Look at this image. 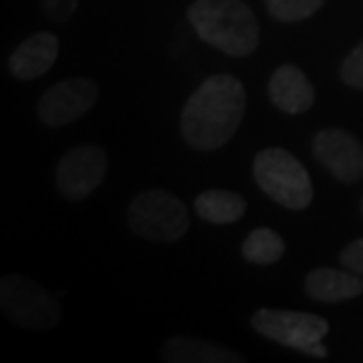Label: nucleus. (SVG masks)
I'll use <instances>...</instances> for the list:
<instances>
[{
  "instance_id": "obj_1",
  "label": "nucleus",
  "mask_w": 363,
  "mask_h": 363,
  "mask_svg": "<svg viewBox=\"0 0 363 363\" xmlns=\"http://www.w3.org/2000/svg\"><path fill=\"white\" fill-rule=\"evenodd\" d=\"M247 113V91L234 75H212L190 95L182 109L184 142L200 152L218 150L233 140Z\"/></svg>"
},
{
  "instance_id": "obj_2",
  "label": "nucleus",
  "mask_w": 363,
  "mask_h": 363,
  "mask_svg": "<svg viewBox=\"0 0 363 363\" xmlns=\"http://www.w3.org/2000/svg\"><path fill=\"white\" fill-rule=\"evenodd\" d=\"M186 16L200 39L230 57H248L259 47V21L245 0H194Z\"/></svg>"
},
{
  "instance_id": "obj_3",
  "label": "nucleus",
  "mask_w": 363,
  "mask_h": 363,
  "mask_svg": "<svg viewBox=\"0 0 363 363\" xmlns=\"http://www.w3.org/2000/svg\"><path fill=\"white\" fill-rule=\"evenodd\" d=\"M252 174L259 188L289 210H305L313 202L309 172L283 147H267L257 154Z\"/></svg>"
},
{
  "instance_id": "obj_4",
  "label": "nucleus",
  "mask_w": 363,
  "mask_h": 363,
  "mask_svg": "<svg viewBox=\"0 0 363 363\" xmlns=\"http://www.w3.org/2000/svg\"><path fill=\"white\" fill-rule=\"evenodd\" d=\"M130 228L152 242H176L188 233L190 218L180 198L166 190H145L128 208Z\"/></svg>"
},
{
  "instance_id": "obj_5",
  "label": "nucleus",
  "mask_w": 363,
  "mask_h": 363,
  "mask_svg": "<svg viewBox=\"0 0 363 363\" xmlns=\"http://www.w3.org/2000/svg\"><path fill=\"white\" fill-rule=\"evenodd\" d=\"M250 325L257 333L285 347L319 359L327 357L321 339L329 333V323L319 315L285 309H259L252 315Z\"/></svg>"
},
{
  "instance_id": "obj_6",
  "label": "nucleus",
  "mask_w": 363,
  "mask_h": 363,
  "mask_svg": "<svg viewBox=\"0 0 363 363\" xmlns=\"http://www.w3.org/2000/svg\"><path fill=\"white\" fill-rule=\"evenodd\" d=\"M0 307L16 327L30 331H49L61 319L57 298L23 274L2 277Z\"/></svg>"
},
{
  "instance_id": "obj_7",
  "label": "nucleus",
  "mask_w": 363,
  "mask_h": 363,
  "mask_svg": "<svg viewBox=\"0 0 363 363\" xmlns=\"http://www.w3.org/2000/svg\"><path fill=\"white\" fill-rule=\"evenodd\" d=\"M107 154L101 145L87 143L69 150L55 169V184L67 200H85L104 182Z\"/></svg>"
},
{
  "instance_id": "obj_8",
  "label": "nucleus",
  "mask_w": 363,
  "mask_h": 363,
  "mask_svg": "<svg viewBox=\"0 0 363 363\" xmlns=\"http://www.w3.org/2000/svg\"><path fill=\"white\" fill-rule=\"evenodd\" d=\"M97 101V87L87 77H73L55 83L40 95L37 116L47 128H63L85 116Z\"/></svg>"
},
{
  "instance_id": "obj_9",
  "label": "nucleus",
  "mask_w": 363,
  "mask_h": 363,
  "mask_svg": "<svg viewBox=\"0 0 363 363\" xmlns=\"http://www.w3.org/2000/svg\"><path fill=\"white\" fill-rule=\"evenodd\" d=\"M313 156L333 178L355 184L363 178V145L350 131L325 128L313 138Z\"/></svg>"
},
{
  "instance_id": "obj_10",
  "label": "nucleus",
  "mask_w": 363,
  "mask_h": 363,
  "mask_svg": "<svg viewBox=\"0 0 363 363\" xmlns=\"http://www.w3.org/2000/svg\"><path fill=\"white\" fill-rule=\"evenodd\" d=\"M59 57V39L55 33L40 30L21 43L9 57V71L21 81L43 77Z\"/></svg>"
},
{
  "instance_id": "obj_11",
  "label": "nucleus",
  "mask_w": 363,
  "mask_h": 363,
  "mask_svg": "<svg viewBox=\"0 0 363 363\" xmlns=\"http://www.w3.org/2000/svg\"><path fill=\"white\" fill-rule=\"evenodd\" d=\"M271 101L289 116L309 111L315 104V89L311 81L297 65H281L269 81Z\"/></svg>"
},
{
  "instance_id": "obj_12",
  "label": "nucleus",
  "mask_w": 363,
  "mask_h": 363,
  "mask_svg": "<svg viewBox=\"0 0 363 363\" xmlns=\"http://www.w3.org/2000/svg\"><path fill=\"white\" fill-rule=\"evenodd\" d=\"M307 295L321 303H339L347 298L359 297L363 293L362 274L337 269H315L305 279Z\"/></svg>"
},
{
  "instance_id": "obj_13",
  "label": "nucleus",
  "mask_w": 363,
  "mask_h": 363,
  "mask_svg": "<svg viewBox=\"0 0 363 363\" xmlns=\"http://www.w3.org/2000/svg\"><path fill=\"white\" fill-rule=\"evenodd\" d=\"M162 359L169 363H240L242 357L222 345L196 337H172L162 347Z\"/></svg>"
},
{
  "instance_id": "obj_14",
  "label": "nucleus",
  "mask_w": 363,
  "mask_h": 363,
  "mask_svg": "<svg viewBox=\"0 0 363 363\" xmlns=\"http://www.w3.org/2000/svg\"><path fill=\"white\" fill-rule=\"evenodd\" d=\"M196 214L210 224H233L247 212V200L228 190H206L196 198Z\"/></svg>"
},
{
  "instance_id": "obj_15",
  "label": "nucleus",
  "mask_w": 363,
  "mask_h": 363,
  "mask_svg": "<svg viewBox=\"0 0 363 363\" xmlns=\"http://www.w3.org/2000/svg\"><path fill=\"white\" fill-rule=\"evenodd\" d=\"M285 240L269 226H260L248 234L242 242V257L252 264H272L283 259Z\"/></svg>"
},
{
  "instance_id": "obj_16",
  "label": "nucleus",
  "mask_w": 363,
  "mask_h": 363,
  "mask_svg": "<svg viewBox=\"0 0 363 363\" xmlns=\"http://www.w3.org/2000/svg\"><path fill=\"white\" fill-rule=\"evenodd\" d=\"M327 0H264L267 11L279 23H298L317 13Z\"/></svg>"
},
{
  "instance_id": "obj_17",
  "label": "nucleus",
  "mask_w": 363,
  "mask_h": 363,
  "mask_svg": "<svg viewBox=\"0 0 363 363\" xmlns=\"http://www.w3.org/2000/svg\"><path fill=\"white\" fill-rule=\"evenodd\" d=\"M339 75L345 85L363 89V40L343 59Z\"/></svg>"
},
{
  "instance_id": "obj_18",
  "label": "nucleus",
  "mask_w": 363,
  "mask_h": 363,
  "mask_svg": "<svg viewBox=\"0 0 363 363\" xmlns=\"http://www.w3.org/2000/svg\"><path fill=\"white\" fill-rule=\"evenodd\" d=\"M43 13L55 23H67L77 6V0H40Z\"/></svg>"
},
{
  "instance_id": "obj_19",
  "label": "nucleus",
  "mask_w": 363,
  "mask_h": 363,
  "mask_svg": "<svg viewBox=\"0 0 363 363\" xmlns=\"http://www.w3.org/2000/svg\"><path fill=\"white\" fill-rule=\"evenodd\" d=\"M339 262L347 269V271L357 272L363 277V238L353 240L351 245L341 250Z\"/></svg>"
},
{
  "instance_id": "obj_20",
  "label": "nucleus",
  "mask_w": 363,
  "mask_h": 363,
  "mask_svg": "<svg viewBox=\"0 0 363 363\" xmlns=\"http://www.w3.org/2000/svg\"><path fill=\"white\" fill-rule=\"evenodd\" d=\"M362 212H363V200H362Z\"/></svg>"
}]
</instances>
